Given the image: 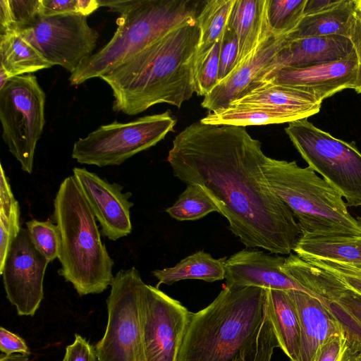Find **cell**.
<instances>
[{
	"label": "cell",
	"instance_id": "1",
	"mask_svg": "<svg viewBox=\"0 0 361 361\" xmlns=\"http://www.w3.org/2000/svg\"><path fill=\"white\" fill-rule=\"evenodd\" d=\"M265 157L261 142L245 127L199 121L175 137L167 161L177 178L204 190L243 244L290 255L302 232L268 184Z\"/></svg>",
	"mask_w": 361,
	"mask_h": 361
},
{
	"label": "cell",
	"instance_id": "2",
	"mask_svg": "<svg viewBox=\"0 0 361 361\" xmlns=\"http://www.w3.org/2000/svg\"><path fill=\"white\" fill-rule=\"evenodd\" d=\"M276 348L267 289L225 286L191 312L177 361H271Z\"/></svg>",
	"mask_w": 361,
	"mask_h": 361
},
{
	"label": "cell",
	"instance_id": "3",
	"mask_svg": "<svg viewBox=\"0 0 361 361\" xmlns=\"http://www.w3.org/2000/svg\"><path fill=\"white\" fill-rule=\"evenodd\" d=\"M197 20L178 26L99 77L113 92V109L134 116L166 103L180 108L195 92Z\"/></svg>",
	"mask_w": 361,
	"mask_h": 361
},
{
	"label": "cell",
	"instance_id": "4",
	"mask_svg": "<svg viewBox=\"0 0 361 361\" xmlns=\"http://www.w3.org/2000/svg\"><path fill=\"white\" fill-rule=\"evenodd\" d=\"M206 0H99L117 12L118 27L109 42L71 74L73 85L99 78L173 29L197 20Z\"/></svg>",
	"mask_w": 361,
	"mask_h": 361
},
{
	"label": "cell",
	"instance_id": "5",
	"mask_svg": "<svg viewBox=\"0 0 361 361\" xmlns=\"http://www.w3.org/2000/svg\"><path fill=\"white\" fill-rule=\"evenodd\" d=\"M54 208L61 241L59 274L72 283L80 296L102 293L114 278V260L73 176L66 177L60 184Z\"/></svg>",
	"mask_w": 361,
	"mask_h": 361
},
{
	"label": "cell",
	"instance_id": "6",
	"mask_svg": "<svg viewBox=\"0 0 361 361\" xmlns=\"http://www.w3.org/2000/svg\"><path fill=\"white\" fill-rule=\"evenodd\" d=\"M262 169L271 190L293 212L301 234L361 236V224L341 195L310 166L265 157Z\"/></svg>",
	"mask_w": 361,
	"mask_h": 361
},
{
	"label": "cell",
	"instance_id": "7",
	"mask_svg": "<svg viewBox=\"0 0 361 361\" xmlns=\"http://www.w3.org/2000/svg\"><path fill=\"white\" fill-rule=\"evenodd\" d=\"M285 132L303 159L334 187L348 207L361 206V153L307 118L288 123Z\"/></svg>",
	"mask_w": 361,
	"mask_h": 361
},
{
	"label": "cell",
	"instance_id": "8",
	"mask_svg": "<svg viewBox=\"0 0 361 361\" xmlns=\"http://www.w3.org/2000/svg\"><path fill=\"white\" fill-rule=\"evenodd\" d=\"M176 124V119L167 110L128 123L103 125L74 143L72 157L80 164L98 167L121 165L156 145Z\"/></svg>",
	"mask_w": 361,
	"mask_h": 361
},
{
	"label": "cell",
	"instance_id": "9",
	"mask_svg": "<svg viewBox=\"0 0 361 361\" xmlns=\"http://www.w3.org/2000/svg\"><path fill=\"white\" fill-rule=\"evenodd\" d=\"M44 107L45 93L32 74L11 78L0 88L2 138L28 173L45 124Z\"/></svg>",
	"mask_w": 361,
	"mask_h": 361
},
{
	"label": "cell",
	"instance_id": "10",
	"mask_svg": "<svg viewBox=\"0 0 361 361\" xmlns=\"http://www.w3.org/2000/svg\"><path fill=\"white\" fill-rule=\"evenodd\" d=\"M145 284L134 267L115 275L106 299V330L94 346L98 361H145L140 315Z\"/></svg>",
	"mask_w": 361,
	"mask_h": 361
},
{
	"label": "cell",
	"instance_id": "11",
	"mask_svg": "<svg viewBox=\"0 0 361 361\" xmlns=\"http://www.w3.org/2000/svg\"><path fill=\"white\" fill-rule=\"evenodd\" d=\"M19 34L52 66L71 73L93 54L98 32L80 13L40 16Z\"/></svg>",
	"mask_w": 361,
	"mask_h": 361
},
{
	"label": "cell",
	"instance_id": "12",
	"mask_svg": "<svg viewBox=\"0 0 361 361\" xmlns=\"http://www.w3.org/2000/svg\"><path fill=\"white\" fill-rule=\"evenodd\" d=\"M191 312L158 288L145 284L140 315L145 361H177Z\"/></svg>",
	"mask_w": 361,
	"mask_h": 361
},
{
	"label": "cell",
	"instance_id": "13",
	"mask_svg": "<svg viewBox=\"0 0 361 361\" xmlns=\"http://www.w3.org/2000/svg\"><path fill=\"white\" fill-rule=\"evenodd\" d=\"M49 262L33 245L27 230L21 228L0 269L6 298L18 315L32 317L39 307Z\"/></svg>",
	"mask_w": 361,
	"mask_h": 361
},
{
	"label": "cell",
	"instance_id": "14",
	"mask_svg": "<svg viewBox=\"0 0 361 361\" xmlns=\"http://www.w3.org/2000/svg\"><path fill=\"white\" fill-rule=\"evenodd\" d=\"M73 176L82 190L102 233L109 240H116L132 231L129 200L131 193H123V187L109 183L85 168L75 167Z\"/></svg>",
	"mask_w": 361,
	"mask_h": 361
},
{
	"label": "cell",
	"instance_id": "15",
	"mask_svg": "<svg viewBox=\"0 0 361 361\" xmlns=\"http://www.w3.org/2000/svg\"><path fill=\"white\" fill-rule=\"evenodd\" d=\"M285 259L282 256L258 250L239 251L226 261L225 286L231 288L253 286L285 291L298 290L319 299L283 271Z\"/></svg>",
	"mask_w": 361,
	"mask_h": 361
},
{
	"label": "cell",
	"instance_id": "16",
	"mask_svg": "<svg viewBox=\"0 0 361 361\" xmlns=\"http://www.w3.org/2000/svg\"><path fill=\"white\" fill-rule=\"evenodd\" d=\"M288 39V34H271L226 78L204 97L201 106L209 111L224 109L231 102L258 87L264 71Z\"/></svg>",
	"mask_w": 361,
	"mask_h": 361
},
{
	"label": "cell",
	"instance_id": "17",
	"mask_svg": "<svg viewBox=\"0 0 361 361\" xmlns=\"http://www.w3.org/2000/svg\"><path fill=\"white\" fill-rule=\"evenodd\" d=\"M357 70V59L355 51L348 58L341 60L303 68L280 69L262 83L271 82L295 87L323 101L345 89H354Z\"/></svg>",
	"mask_w": 361,
	"mask_h": 361
},
{
	"label": "cell",
	"instance_id": "18",
	"mask_svg": "<svg viewBox=\"0 0 361 361\" xmlns=\"http://www.w3.org/2000/svg\"><path fill=\"white\" fill-rule=\"evenodd\" d=\"M288 293L300 324L298 361H316L331 337L347 332L329 306L319 299L298 290Z\"/></svg>",
	"mask_w": 361,
	"mask_h": 361
},
{
	"label": "cell",
	"instance_id": "19",
	"mask_svg": "<svg viewBox=\"0 0 361 361\" xmlns=\"http://www.w3.org/2000/svg\"><path fill=\"white\" fill-rule=\"evenodd\" d=\"M264 72L259 85L271 74L285 68H303L348 58L355 52L350 38L341 35L310 37L292 39Z\"/></svg>",
	"mask_w": 361,
	"mask_h": 361
},
{
	"label": "cell",
	"instance_id": "20",
	"mask_svg": "<svg viewBox=\"0 0 361 361\" xmlns=\"http://www.w3.org/2000/svg\"><path fill=\"white\" fill-rule=\"evenodd\" d=\"M322 102L316 96L297 88L265 82L229 106H267L300 120L317 114Z\"/></svg>",
	"mask_w": 361,
	"mask_h": 361
},
{
	"label": "cell",
	"instance_id": "21",
	"mask_svg": "<svg viewBox=\"0 0 361 361\" xmlns=\"http://www.w3.org/2000/svg\"><path fill=\"white\" fill-rule=\"evenodd\" d=\"M268 0H235L228 24L238 41L236 68L271 32L267 18ZM234 68V69H235Z\"/></svg>",
	"mask_w": 361,
	"mask_h": 361
},
{
	"label": "cell",
	"instance_id": "22",
	"mask_svg": "<svg viewBox=\"0 0 361 361\" xmlns=\"http://www.w3.org/2000/svg\"><path fill=\"white\" fill-rule=\"evenodd\" d=\"M357 8V0H340L323 11L303 16L290 39L341 35L350 38Z\"/></svg>",
	"mask_w": 361,
	"mask_h": 361
},
{
	"label": "cell",
	"instance_id": "23",
	"mask_svg": "<svg viewBox=\"0 0 361 361\" xmlns=\"http://www.w3.org/2000/svg\"><path fill=\"white\" fill-rule=\"evenodd\" d=\"M52 66L19 33L0 34V88L11 78Z\"/></svg>",
	"mask_w": 361,
	"mask_h": 361
},
{
	"label": "cell",
	"instance_id": "24",
	"mask_svg": "<svg viewBox=\"0 0 361 361\" xmlns=\"http://www.w3.org/2000/svg\"><path fill=\"white\" fill-rule=\"evenodd\" d=\"M293 251L299 257L325 259L361 268V236L301 234Z\"/></svg>",
	"mask_w": 361,
	"mask_h": 361
},
{
	"label": "cell",
	"instance_id": "25",
	"mask_svg": "<svg viewBox=\"0 0 361 361\" xmlns=\"http://www.w3.org/2000/svg\"><path fill=\"white\" fill-rule=\"evenodd\" d=\"M267 294L281 349L290 361H298L300 324L296 307L288 291L267 289Z\"/></svg>",
	"mask_w": 361,
	"mask_h": 361
},
{
	"label": "cell",
	"instance_id": "26",
	"mask_svg": "<svg viewBox=\"0 0 361 361\" xmlns=\"http://www.w3.org/2000/svg\"><path fill=\"white\" fill-rule=\"evenodd\" d=\"M226 257L215 259L209 253L198 251L180 260L172 267L156 269L152 274L160 284L171 285L185 279L214 282L225 279Z\"/></svg>",
	"mask_w": 361,
	"mask_h": 361
},
{
	"label": "cell",
	"instance_id": "27",
	"mask_svg": "<svg viewBox=\"0 0 361 361\" xmlns=\"http://www.w3.org/2000/svg\"><path fill=\"white\" fill-rule=\"evenodd\" d=\"M324 298L350 339L361 347V295L330 273Z\"/></svg>",
	"mask_w": 361,
	"mask_h": 361
},
{
	"label": "cell",
	"instance_id": "28",
	"mask_svg": "<svg viewBox=\"0 0 361 361\" xmlns=\"http://www.w3.org/2000/svg\"><path fill=\"white\" fill-rule=\"evenodd\" d=\"M296 116L267 106H229L216 111H209L200 119L205 124L245 127L290 123Z\"/></svg>",
	"mask_w": 361,
	"mask_h": 361
},
{
	"label": "cell",
	"instance_id": "29",
	"mask_svg": "<svg viewBox=\"0 0 361 361\" xmlns=\"http://www.w3.org/2000/svg\"><path fill=\"white\" fill-rule=\"evenodd\" d=\"M235 0H206L197 17L200 39L195 58V74L227 27Z\"/></svg>",
	"mask_w": 361,
	"mask_h": 361
},
{
	"label": "cell",
	"instance_id": "30",
	"mask_svg": "<svg viewBox=\"0 0 361 361\" xmlns=\"http://www.w3.org/2000/svg\"><path fill=\"white\" fill-rule=\"evenodd\" d=\"M0 181V269L2 268L10 247L18 235L20 207L12 192L10 183L1 164Z\"/></svg>",
	"mask_w": 361,
	"mask_h": 361
},
{
	"label": "cell",
	"instance_id": "31",
	"mask_svg": "<svg viewBox=\"0 0 361 361\" xmlns=\"http://www.w3.org/2000/svg\"><path fill=\"white\" fill-rule=\"evenodd\" d=\"M166 212L178 221H193L219 210L204 190L199 185L188 184L176 202Z\"/></svg>",
	"mask_w": 361,
	"mask_h": 361
},
{
	"label": "cell",
	"instance_id": "32",
	"mask_svg": "<svg viewBox=\"0 0 361 361\" xmlns=\"http://www.w3.org/2000/svg\"><path fill=\"white\" fill-rule=\"evenodd\" d=\"M41 0H1L0 34L19 33L40 16Z\"/></svg>",
	"mask_w": 361,
	"mask_h": 361
},
{
	"label": "cell",
	"instance_id": "33",
	"mask_svg": "<svg viewBox=\"0 0 361 361\" xmlns=\"http://www.w3.org/2000/svg\"><path fill=\"white\" fill-rule=\"evenodd\" d=\"M307 0H268L267 18L271 32L287 35L295 30L304 16Z\"/></svg>",
	"mask_w": 361,
	"mask_h": 361
},
{
	"label": "cell",
	"instance_id": "34",
	"mask_svg": "<svg viewBox=\"0 0 361 361\" xmlns=\"http://www.w3.org/2000/svg\"><path fill=\"white\" fill-rule=\"evenodd\" d=\"M27 230L36 249L49 262L59 258L61 252V235L56 224L50 221L32 219L26 223Z\"/></svg>",
	"mask_w": 361,
	"mask_h": 361
},
{
	"label": "cell",
	"instance_id": "35",
	"mask_svg": "<svg viewBox=\"0 0 361 361\" xmlns=\"http://www.w3.org/2000/svg\"><path fill=\"white\" fill-rule=\"evenodd\" d=\"M221 39L214 44L206 59L195 74V93L198 96L205 97L219 82Z\"/></svg>",
	"mask_w": 361,
	"mask_h": 361
},
{
	"label": "cell",
	"instance_id": "36",
	"mask_svg": "<svg viewBox=\"0 0 361 361\" xmlns=\"http://www.w3.org/2000/svg\"><path fill=\"white\" fill-rule=\"evenodd\" d=\"M302 259L334 274L345 286L361 295V268L348 264L310 257Z\"/></svg>",
	"mask_w": 361,
	"mask_h": 361
},
{
	"label": "cell",
	"instance_id": "37",
	"mask_svg": "<svg viewBox=\"0 0 361 361\" xmlns=\"http://www.w3.org/2000/svg\"><path fill=\"white\" fill-rule=\"evenodd\" d=\"M99 7V0H41L40 16L80 13L87 16Z\"/></svg>",
	"mask_w": 361,
	"mask_h": 361
},
{
	"label": "cell",
	"instance_id": "38",
	"mask_svg": "<svg viewBox=\"0 0 361 361\" xmlns=\"http://www.w3.org/2000/svg\"><path fill=\"white\" fill-rule=\"evenodd\" d=\"M238 54V41L234 30L228 24L221 39L219 56V82L226 78L234 70Z\"/></svg>",
	"mask_w": 361,
	"mask_h": 361
},
{
	"label": "cell",
	"instance_id": "39",
	"mask_svg": "<svg viewBox=\"0 0 361 361\" xmlns=\"http://www.w3.org/2000/svg\"><path fill=\"white\" fill-rule=\"evenodd\" d=\"M360 348L348 333L331 337L322 348L316 361H345L352 353Z\"/></svg>",
	"mask_w": 361,
	"mask_h": 361
},
{
	"label": "cell",
	"instance_id": "40",
	"mask_svg": "<svg viewBox=\"0 0 361 361\" xmlns=\"http://www.w3.org/2000/svg\"><path fill=\"white\" fill-rule=\"evenodd\" d=\"M63 361H98L94 347L79 334L66 346Z\"/></svg>",
	"mask_w": 361,
	"mask_h": 361
},
{
	"label": "cell",
	"instance_id": "41",
	"mask_svg": "<svg viewBox=\"0 0 361 361\" xmlns=\"http://www.w3.org/2000/svg\"><path fill=\"white\" fill-rule=\"evenodd\" d=\"M0 350L1 353L6 355L13 353L30 354L25 341L3 326L0 327Z\"/></svg>",
	"mask_w": 361,
	"mask_h": 361
},
{
	"label": "cell",
	"instance_id": "42",
	"mask_svg": "<svg viewBox=\"0 0 361 361\" xmlns=\"http://www.w3.org/2000/svg\"><path fill=\"white\" fill-rule=\"evenodd\" d=\"M350 39L353 43L357 59V78L354 90L361 94V11L357 8Z\"/></svg>",
	"mask_w": 361,
	"mask_h": 361
},
{
	"label": "cell",
	"instance_id": "43",
	"mask_svg": "<svg viewBox=\"0 0 361 361\" xmlns=\"http://www.w3.org/2000/svg\"><path fill=\"white\" fill-rule=\"evenodd\" d=\"M340 0H307L304 16L317 13L337 4Z\"/></svg>",
	"mask_w": 361,
	"mask_h": 361
},
{
	"label": "cell",
	"instance_id": "44",
	"mask_svg": "<svg viewBox=\"0 0 361 361\" xmlns=\"http://www.w3.org/2000/svg\"><path fill=\"white\" fill-rule=\"evenodd\" d=\"M0 361H30L29 355L13 353L11 355H0Z\"/></svg>",
	"mask_w": 361,
	"mask_h": 361
},
{
	"label": "cell",
	"instance_id": "45",
	"mask_svg": "<svg viewBox=\"0 0 361 361\" xmlns=\"http://www.w3.org/2000/svg\"><path fill=\"white\" fill-rule=\"evenodd\" d=\"M345 361H361V348H356Z\"/></svg>",
	"mask_w": 361,
	"mask_h": 361
},
{
	"label": "cell",
	"instance_id": "46",
	"mask_svg": "<svg viewBox=\"0 0 361 361\" xmlns=\"http://www.w3.org/2000/svg\"><path fill=\"white\" fill-rule=\"evenodd\" d=\"M357 6L360 10L361 11V0H357Z\"/></svg>",
	"mask_w": 361,
	"mask_h": 361
},
{
	"label": "cell",
	"instance_id": "47",
	"mask_svg": "<svg viewBox=\"0 0 361 361\" xmlns=\"http://www.w3.org/2000/svg\"><path fill=\"white\" fill-rule=\"evenodd\" d=\"M357 220L361 224V216H358L357 218Z\"/></svg>",
	"mask_w": 361,
	"mask_h": 361
}]
</instances>
